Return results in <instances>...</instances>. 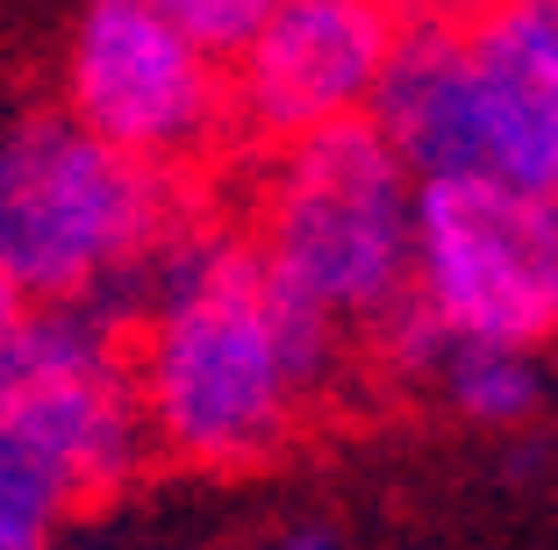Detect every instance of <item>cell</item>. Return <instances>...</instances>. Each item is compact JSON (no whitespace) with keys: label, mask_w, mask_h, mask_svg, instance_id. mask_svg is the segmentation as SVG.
I'll list each match as a JSON object with an SVG mask.
<instances>
[{"label":"cell","mask_w":558,"mask_h":550,"mask_svg":"<svg viewBox=\"0 0 558 550\" xmlns=\"http://www.w3.org/2000/svg\"><path fill=\"white\" fill-rule=\"evenodd\" d=\"M144 415L158 451L244 472L294 437L337 365V322L265 265L258 243L180 229L144 265Z\"/></svg>","instance_id":"obj_1"},{"label":"cell","mask_w":558,"mask_h":550,"mask_svg":"<svg viewBox=\"0 0 558 550\" xmlns=\"http://www.w3.org/2000/svg\"><path fill=\"white\" fill-rule=\"evenodd\" d=\"M186 229L172 164L100 144L72 114H29L0 136V265L29 301H94Z\"/></svg>","instance_id":"obj_2"},{"label":"cell","mask_w":558,"mask_h":550,"mask_svg":"<svg viewBox=\"0 0 558 550\" xmlns=\"http://www.w3.org/2000/svg\"><path fill=\"white\" fill-rule=\"evenodd\" d=\"M258 250L337 329H373L415 286V172L373 130V114L323 122L287 144Z\"/></svg>","instance_id":"obj_3"},{"label":"cell","mask_w":558,"mask_h":550,"mask_svg":"<svg viewBox=\"0 0 558 550\" xmlns=\"http://www.w3.org/2000/svg\"><path fill=\"white\" fill-rule=\"evenodd\" d=\"M365 114L415 179H494L515 194L558 186V94L487 15L395 36Z\"/></svg>","instance_id":"obj_4"},{"label":"cell","mask_w":558,"mask_h":550,"mask_svg":"<svg viewBox=\"0 0 558 550\" xmlns=\"http://www.w3.org/2000/svg\"><path fill=\"white\" fill-rule=\"evenodd\" d=\"M0 407L29 429L72 501H100L158 451L116 315L94 301H29L0 343Z\"/></svg>","instance_id":"obj_5"},{"label":"cell","mask_w":558,"mask_h":550,"mask_svg":"<svg viewBox=\"0 0 558 550\" xmlns=\"http://www.w3.org/2000/svg\"><path fill=\"white\" fill-rule=\"evenodd\" d=\"M415 301L451 337L523 351L558 337V186L415 179Z\"/></svg>","instance_id":"obj_6"},{"label":"cell","mask_w":558,"mask_h":550,"mask_svg":"<svg viewBox=\"0 0 558 550\" xmlns=\"http://www.w3.org/2000/svg\"><path fill=\"white\" fill-rule=\"evenodd\" d=\"M72 122L144 164H186L222 136V58L144 0H94L72 36Z\"/></svg>","instance_id":"obj_7"},{"label":"cell","mask_w":558,"mask_h":550,"mask_svg":"<svg viewBox=\"0 0 558 550\" xmlns=\"http://www.w3.org/2000/svg\"><path fill=\"white\" fill-rule=\"evenodd\" d=\"M395 36L401 29L387 0H272L251 44L236 50L230 114H244L272 144L351 122L373 108Z\"/></svg>","instance_id":"obj_8"},{"label":"cell","mask_w":558,"mask_h":550,"mask_svg":"<svg viewBox=\"0 0 558 550\" xmlns=\"http://www.w3.org/2000/svg\"><path fill=\"white\" fill-rule=\"evenodd\" d=\"M429 379L451 393L459 415L487 421V429H515V421L537 407V393H544L523 343H480V337H451Z\"/></svg>","instance_id":"obj_9"},{"label":"cell","mask_w":558,"mask_h":550,"mask_svg":"<svg viewBox=\"0 0 558 550\" xmlns=\"http://www.w3.org/2000/svg\"><path fill=\"white\" fill-rule=\"evenodd\" d=\"M65 508H72V493L58 486L50 457L36 451L29 429L0 407V522H36V529H50Z\"/></svg>","instance_id":"obj_10"},{"label":"cell","mask_w":558,"mask_h":550,"mask_svg":"<svg viewBox=\"0 0 558 550\" xmlns=\"http://www.w3.org/2000/svg\"><path fill=\"white\" fill-rule=\"evenodd\" d=\"M144 8H158V15L172 22L180 36H194L201 50L236 58V50L251 44V29L265 22V8H272V0H144Z\"/></svg>","instance_id":"obj_11"},{"label":"cell","mask_w":558,"mask_h":550,"mask_svg":"<svg viewBox=\"0 0 558 550\" xmlns=\"http://www.w3.org/2000/svg\"><path fill=\"white\" fill-rule=\"evenodd\" d=\"M480 15L509 36L530 65H537V80L558 94V0H487Z\"/></svg>","instance_id":"obj_12"},{"label":"cell","mask_w":558,"mask_h":550,"mask_svg":"<svg viewBox=\"0 0 558 550\" xmlns=\"http://www.w3.org/2000/svg\"><path fill=\"white\" fill-rule=\"evenodd\" d=\"M22 315H29V293H22V279L0 265V343H8V329H15Z\"/></svg>","instance_id":"obj_13"},{"label":"cell","mask_w":558,"mask_h":550,"mask_svg":"<svg viewBox=\"0 0 558 550\" xmlns=\"http://www.w3.org/2000/svg\"><path fill=\"white\" fill-rule=\"evenodd\" d=\"M50 529H36V522H0V550H44Z\"/></svg>","instance_id":"obj_14"},{"label":"cell","mask_w":558,"mask_h":550,"mask_svg":"<svg viewBox=\"0 0 558 550\" xmlns=\"http://www.w3.org/2000/svg\"><path fill=\"white\" fill-rule=\"evenodd\" d=\"M272 550H337V536L329 529H294V536H279Z\"/></svg>","instance_id":"obj_15"}]
</instances>
